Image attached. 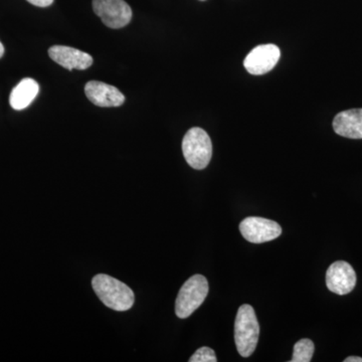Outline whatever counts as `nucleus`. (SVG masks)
<instances>
[{"label":"nucleus","mask_w":362,"mask_h":362,"mask_svg":"<svg viewBox=\"0 0 362 362\" xmlns=\"http://www.w3.org/2000/svg\"><path fill=\"white\" fill-rule=\"evenodd\" d=\"M92 287L99 299L112 310L127 311L134 304L135 296L132 289L106 274L95 276Z\"/></svg>","instance_id":"nucleus-1"},{"label":"nucleus","mask_w":362,"mask_h":362,"mask_svg":"<svg viewBox=\"0 0 362 362\" xmlns=\"http://www.w3.org/2000/svg\"><path fill=\"white\" fill-rule=\"evenodd\" d=\"M259 326L254 308L249 304L242 305L238 310L235 322V341L242 357L254 354L258 345Z\"/></svg>","instance_id":"nucleus-2"},{"label":"nucleus","mask_w":362,"mask_h":362,"mask_svg":"<svg viewBox=\"0 0 362 362\" xmlns=\"http://www.w3.org/2000/svg\"><path fill=\"white\" fill-rule=\"evenodd\" d=\"M182 152L189 166L202 170L209 165L213 156L211 138L202 128H192L183 137Z\"/></svg>","instance_id":"nucleus-3"},{"label":"nucleus","mask_w":362,"mask_h":362,"mask_svg":"<svg viewBox=\"0 0 362 362\" xmlns=\"http://www.w3.org/2000/svg\"><path fill=\"white\" fill-rule=\"evenodd\" d=\"M209 290V282L204 276L194 275L188 279L176 298V316L185 319L192 315L204 303Z\"/></svg>","instance_id":"nucleus-4"},{"label":"nucleus","mask_w":362,"mask_h":362,"mask_svg":"<svg viewBox=\"0 0 362 362\" xmlns=\"http://www.w3.org/2000/svg\"><path fill=\"white\" fill-rule=\"evenodd\" d=\"M93 9L104 25L113 30L124 28L132 18L131 7L124 0H93Z\"/></svg>","instance_id":"nucleus-5"},{"label":"nucleus","mask_w":362,"mask_h":362,"mask_svg":"<svg viewBox=\"0 0 362 362\" xmlns=\"http://www.w3.org/2000/svg\"><path fill=\"white\" fill-rule=\"evenodd\" d=\"M240 232L247 242L263 244L282 235V228L276 221L259 216H249L240 221Z\"/></svg>","instance_id":"nucleus-6"},{"label":"nucleus","mask_w":362,"mask_h":362,"mask_svg":"<svg viewBox=\"0 0 362 362\" xmlns=\"http://www.w3.org/2000/svg\"><path fill=\"white\" fill-rule=\"evenodd\" d=\"M280 57L281 52L277 45H259L247 54L244 66L252 75H264L275 68Z\"/></svg>","instance_id":"nucleus-7"},{"label":"nucleus","mask_w":362,"mask_h":362,"mask_svg":"<svg viewBox=\"0 0 362 362\" xmlns=\"http://www.w3.org/2000/svg\"><path fill=\"white\" fill-rule=\"evenodd\" d=\"M356 285V271L347 262H334L326 272V286L334 294H349Z\"/></svg>","instance_id":"nucleus-8"},{"label":"nucleus","mask_w":362,"mask_h":362,"mask_svg":"<svg viewBox=\"0 0 362 362\" xmlns=\"http://www.w3.org/2000/svg\"><path fill=\"white\" fill-rule=\"evenodd\" d=\"M49 56L59 66L70 71L86 70L93 64V58L89 54L66 45L52 47L49 49Z\"/></svg>","instance_id":"nucleus-9"},{"label":"nucleus","mask_w":362,"mask_h":362,"mask_svg":"<svg viewBox=\"0 0 362 362\" xmlns=\"http://www.w3.org/2000/svg\"><path fill=\"white\" fill-rule=\"evenodd\" d=\"M85 94L98 107H119L125 102V97L116 87L98 81L87 83Z\"/></svg>","instance_id":"nucleus-10"},{"label":"nucleus","mask_w":362,"mask_h":362,"mask_svg":"<svg viewBox=\"0 0 362 362\" xmlns=\"http://www.w3.org/2000/svg\"><path fill=\"white\" fill-rule=\"evenodd\" d=\"M337 134L349 139H362V109L340 112L333 120Z\"/></svg>","instance_id":"nucleus-11"},{"label":"nucleus","mask_w":362,"mask_h":362,"mask_svg":"<svg viewBox=\"0 0 362 362\" xmlns=\"http://www.w3.org/2000/svg\"><path fill=\"white\" fill-rule=\"evenodd\" d=\"M40 92V86L33 78H23L11 92L9 103L14 110H23L33 103Z\"/></svg>","instance_id":"nucleus-12"},{"label":"nucleus","mask_w":362,"mask_h":362,"mask_svg":"<svg viewBox=\"0 0 362 362\" xmlns=\"http://www.w3.org/2000/svg\"><path fill=\"white\" fill-rule=\"evenodd\" d=\"M314 343L312 340L308 338H304V339L299 340L294 345V350H293V356L291 362H309L311 361L312 357H313Z\"/></svg>","instance_id":"nucleus-13"},{"label":"nucleus","mask_w":362,"mask_h":362,"mask_svg":"<svg viewBox=\"0 0 362 362\" xmlns=\"http://www.w3.org/2000/svg\"><path fill=\"white\" fill-rule=\"evenodd\" d=\"M189 362H216V354L213 349L209 347H202L195 351L194 356L190 357Z\"/></svg>","instance_id":"nucleus-14"},{"label":"nucleus","mask_w":362,"mask_h":362,"mask_svg":"<svg viewBox=\"0 0 362 362\" xmlns=\"http://www.w3.org/2000/svg\"><path fill=\"white\" fill-rule=\"evenodd\" d=\"M30 4L39 7H47L52 6L54 0H28Z\"/></svg>","instance_id":"nucleus-15"},{"label":"nucleus","mask_w":362,"mask_h":362,"mask_svg":"<svg viewBox=\"0 0 362 362\" xmlns=\"http://www.w3.org/2000/svg\"><path fill=\"white\" fill-rule=\"evenodd\" d=\"M344 362H362V357L359 356H349L345 358Z\"/></svg>","instance_id":"nucleus-16"},{"label":"nucleus","mask_w":362,"mask_h":362,"mask_svg":"<svg viewBox=\"0 0 362 362\" xmlns=\"http://www.w3.org/2000/svg\"><path fill=\"white\" fill-rule=\"evenodd\" d=\"M4 45L0 42V59L2 58V56H4Z\"/></svg>","instance_id":"nucleus-17"},{"label":"nucleus","mask_w":362,"mask_h":362,"mask_svg":"<svg viewBox=\"0 0 362 362\" xmlns=\"http://www.w3.org/2000/svg\"><path fill=\"white\" fill-rule=\"evenodd\" d=\"M202 1H204V0H202Z\"/></svg>","instance_id":"nucleus-18"}]
</instances>
